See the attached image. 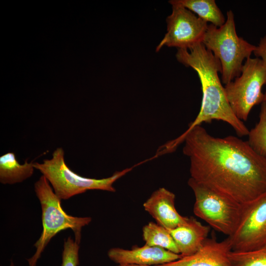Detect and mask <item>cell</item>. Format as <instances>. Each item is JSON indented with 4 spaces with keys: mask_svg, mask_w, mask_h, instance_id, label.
I'll return each mask as SVG.
<instances>
[{
    "mask_svg": "<svg viewBox=\"0 0 266 266\" xmlns=\"http://www.w3.org/2000/svg\"><path fill=\"white\" fill-rule=\"evenodd\" d=\"M191 177L244 204L266 192V158L238 137H217L202 126L165 144L169 152L182 142Z\"/></svg>",
    "mask_w": 266,
    "mask_h": 266,
    "instance_id": "1",
    "label": "cell"
},
{
    "mask_svg": "<svg viewBox=\"0 0 266 266\" xmlns=\"http://www.w3.org/2000/svg\"><path fill=\"white\" fill-rule=\"evenodd\" d=\"M175 56L179 62L197 72L202 92L200 111L186 131L200 126L203 122L217 120L230 125L238 136L248 135L249 130L235 115L227 100L224 87L218 76V72L222 71L220 61L202 43L189 49H178Z\"/></svg>",
    "mask_w": 266,
    "mask_h": 266,
    "instance_id": "2",
    "label": "cell"
},
{
    "mask_svg": "<svg viewBox=\"0 0 266 266\" xmlns=\"http://www.w3.org/2000/svg\"><path fill=\"white\" fill-rule=\"evenodd\" d=\"M34 189L41 206L42 231L34 244L36 248L34 254L27 259L29 266H36L49 242L62 231L71 229L74 234V240L80 244L82 228L92 221L90 217H76L67 214L61 206L62 200L56 195L43 175L35 182Z\"/></svg>",
    "mask_w": 266,
    "mask_h": 266,
    "instance_id": "3",
    "label": "cell"
},
{
    "mask_svg": "<svg viewBox=\"0 0 266 266\" xmlns=\"http://www.w3.org/2000/svg\"><path fill=\"white\" fill-rule=\"evenodd\" d=\"M202 43L220 61L222 81L225 85L240 76L243 61L250 58L256 48L237 35L231 10L227 11L226 22L222 26L208 25Z\"/></svg>",
    "mask_w": 266,
    "mask_h": 266,
    "instance_id": "4",
    "label": "cell"
},
{
    "mask_svg": "<svg viewBox=\"0 0 266 266\" xmlns=\"http://www.w3.org/2000/svg\"><path fill=\"white\" fill-rule=\"evenodd\" d=\"M62 147L56 148L50 159L41 163L34 162L33 166L48 180L56 195L61 200L84 193L90 190L115 192L114 182L131 171L133 167L114 172L110 177L96 179L83 177L72 171L66 165Z\"/></svg>",
    "mask_w": 266,
    "mask_h": 266,
    "instance_id": "5",
    "label": "cell"
},
{
    "mask_svg": "<svg viewBox=\"0 0 266 266\" xmlns=\"http://www.w3.org/2000/svg\"><path fill=\"white\" fill-rule=\"evenodd\" d=\"M188 184L195 195V215L215 230L228 236L232 235L238 225L242 204L191 178Z\"/></svg>",
    "mask_w": 266,
    "mask_h": 266,
    "instance_id": "6",
    "label": "cell"
},
{
    "mask_svg": "<svg viewBox=\"0 0 266 266\" xmlns=\"http://www.w3.org/2000/svg\"><path fill=\"white\" fill-rule=\"evenodd\" d=\"M266 84V65L259 58L246 59L240 76L224 88L227 100L235 115L246 121L252 108L263 101L262 87Z\"/></svg>",
    "mask_w": 266,
    "mask_h": 266,
    "instance_id": "7",
    "label": "cell"
},
{
    "mask_svg": "<svg viewBox=\"0 0 266 266\" xmlns=\"http://www.w3.org/2000/svg\"><path fill=\"white\" fill-rule=\"evenodd\" d=\"M172 12L167 17V32L156 48L163 47L189 49L202 43L207 29V22L186 8L172 4Z\"/></svg>",
    "mask_w": 266,
    "mask_h": 266,
    "instance_id": "8",
    "label": "cell"
},
{
    "mask_svg": "<svg viewBox=\"0 0 266 266\" xmlns=\"http://www.w3.org/2000/svg\"><path fill=\"white\" fill-rule=\"evenodd\" d=\"M232 251L247 252L266 243V192L242 204L238 225L231 236Z\"/></svg>",
    "mask_w": 266,
    "mask_h": 266,
    "instance_id": "9",
    "label": "cell"
},
{
    "mask_svg": "<svg viewBox=\"0 0 266 266\" xmlns=\"http://www.w3.org/2000/svg\"><path fill=\"white\" fill-rule=\"evenodd\" d=\"M231 251L229 237L221 241L208 237L195 253L154 266H233L229 257Z\"/></svg>",
    "mask_w": 266,
    "mask_h": 266,
    "instance_id": "10",
    "label": "cell"
},
{
    "mask_svg": "<svg viewBox=\"0 0 266 266\" xmlns=\"http://www.w3.org/2000/svg\"><path fill=\"white\" fill-rule=\"evenodd\" d=\"M108 256L118 265L135 264L149 266L169 263L181 257L180 254L147 244L131 250L112 248L108 251Z\"/></svg>",
    "mask_w": 266,
    "mask_h": 266,
    "instance_id": "11",
    "label": "cell"
},
{
    "mask_svg": "<svg viewBox=\"0 0 266 266\" xmlns=\"http://www.w3.org/2000/svg\"><path fill=\"white\" fill-rule=\"evenodd\" d=\"M175 199L172 192L161 188L152 193L143 207L157 224L170 230L183 224L188 218L181 216L176 209Z\"/></svg>",
    "mask_w": 266,
    "mask_h": 266,
    "instance_id": "12",
    "label": "cell"
},
{
    "mask_svg": "<svg viewBox=\"0 0 266 266\" xmlns=\"http://www.w3.org/2000/svg\"><path fill=\"white\" fill-rule=\"evenodd\" d=\"M168 231L181 257H185L195 253L201 247L208 238L210 226L202 225L191 217L183 224Z\"/></svg>",
    "mask_w": 266,
    "mask_h": 266,
    "instance_id": "13",
    "label": "cell"
},
{
    "mask_svg": "<svg viewBox=\"0 0 266 266\" xmlns=\"http://www.w3.org/2000/svg\"><path fill=\"white\" fill-rule=\"evenodd\" d=\"M33 162L26 160L20 164L13 152L7 153L0 157V182L2 184L12 185L21 183L30 178L33 173Z\"/></svg>",
    "mask_w": 266,
    "mask_h": 266,
    "instance_id": "14",
    "label": "cell"
},
{
    "mask_svg": "<svg viewBox=\"0 0 266 266\" xmlns=\"http://www.w3.org/2000/svg\"><path fill=\"white\" fill-rule=\"evenodd\" d=\"M168 2L186 8L217 27L222 26L226 21L214 0H171Z\"/></svg>",
    "mask_w": 266,
    "mask_h": 266,
    "instance_id": "15",
    "label": "cell"
},
{
    "mask_svg": "<svg viewBox=\"0 0 266 266\" xmlns=\"http://www.w3.org/2000/svg\"><path fill=\"white\" fill-rule=\"evenodd\" d=\"M142 232L145 244L159 247L179 254L169 231L162 226L151 222L144 226Z\"/></svg>",
    "mask_w": 266,
    "mask_h": 266,
    "instance_id": "16",
    "label": "cell"
},
{
    "mask_svg": "<svg viewBox=\"0 0 266 266\" xmlns=\"http://www.w3.org/2000/svg\"><path fill=\"white\" fill-rule=\"evenodd\" d=\"M247 142L259 154L266 158V104L262 103L259 121L249 131Z\"/></svg>",
    "mask_w": 266,
    "mask_h": 266,
    "instance_id": "17",
    "label": "cell"
},
{
    "mask_svg": "<svg viewBox=\"0 0 266 266\" xmlns=\"http://www.w3.org/2000/svg\"><path fill=\"white\" fill-rule=\"evenodd\" d=\"M229 257L233 266H266V243L250 251H231Z\"/></svg>",
    "mask_w": 266,
    "mask_h": 266,
    "instance_id": "18",
    "label": "cell"
},
{
    "mask_svg": "<svg viewBox=\"0 0 266 266\" xmlns=\"http://www.w3.org/2000/svg\"><path fill=\"white\" fill-rule=\"evenodd\" d=\"M79 244L70 236L64 241L61 266H78Z\"/></svg>",
    "mask_w": 266,
    "mask_h": 266,
    "instance_id": "19",
    "label": "cell"
},
{
    "mask_svg": "<svg viewBox=\"0 0 266 266\" xmlns=\"http://www.w3.org/2000/svg\"><path fill=\"white\" fill-rule=\"evenodd\" d=\"M253 53L256 57L261 59L266 65V35L261 38ZM262 103L266 104V92L264 94Z\"/></svg>",
    "mask_w": 266,
    "mask_h": 266,
    "instance_id": "20",
    "label": "cell"
},
{
    "mask_svg": "<svg viewBox=\"0 0 266 266\" xmlns=\"http://www.w3.org/2000/svg\"><path fill=\"white\" fill-rule=\"evenodd\" d=\"M117 266H149L138 265H135V264H121V265H118Z\"/></svg>",
    "mask_w": 266,
    "mask_h": 266,
    "instance_id": "21",
    "label": "cell"
},
{
    "mask_svg": "<svg viewBox=\"0 0 266 266\" xmlns=\"http://www.w3.org/2000/svg\"><path fill=\"white\" fill-rule=\"evenodd\" d=\"M10 266H14V265H13V264L12 262H11V265H10Z\"/></svg>",
    "mask_w": 266,
    "mask_h": 266,
    "instance_id": "22",
    "label": "cell"
}]
</instances>
